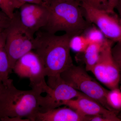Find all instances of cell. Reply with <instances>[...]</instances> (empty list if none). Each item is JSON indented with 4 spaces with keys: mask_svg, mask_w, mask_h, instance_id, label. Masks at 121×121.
<instances>
[{
    "mask_svg": "<svg viewBox=\"0 0 121 121\" xmlns=\"http://www.w3.org/2000/svg\"><path fill=\"white\" fill-rule=\"evenodd\" d=\"M33 51L41 60L46 76L60 75L73 65L70 43L72 36L57 35L41 29L35 33Z\"/></svg>",
    "mask_w": 121,
    "mask_h": 121,
    "instance_id": "1",
    "label": "cell"
},
{
    "mask_svg": "<svg viewBox=\"0 0 121 121\" xmlns=\"http://www.w3.org/2000/svg\"><path fill=\"white\" fill-rule=\"evenodd\" d=\"M49 11L47 23L42 29L52 34L64 31L73 37L82 35L91 26L83 13L80 3L68 1L46 0Z\"/></svg>",
    "mask_w": 121,
    "mask_h": 121,
    "instance_id": "2",
    "label": "cell"
},
{
    "mask_svg": "<svg viewBox=\"0 0 121 121\" xmlns=\"http://www.w3.org/2000/svg\"><path fill=\"white\" fill-rule=\"evenodd\" d=\"M41 87L29 90L17 89L13 82L5 85L0 95V121L8 118L18 117L32 121L40 108Z\"/></svg>",
    "mask_w": 121,
    "mask_h": 121,
    "instance_id": "3",
    "label": "cell"
},
{
    "mask_svg": "<svg viewBox=\"0 0 121 121\" xmlns=\"http://www.w3.org/2000/svg\"><path fill=\"white\" fill-rule=\"evenodd\" d=\"M6 32V51L9 67L12 71L17 60L33 50L35 37L22 24L18 11L14 13Z\"/></svg>",
    "mask_w": 121,
    "mask_h": 121,
    "instance_id": "4",
    "label": "cell"
},
{
    "mask_svg": "<svg viewBox=\"0 0 121 121\" xmlns=\"http://www.w3.org/2000/svg\"><path fill=\"white\" fill-rule=\"evenodd\" d=\"M87 72L81 66L73 65L62 72L60 76L65 82L76 90L111 110L106 99L109 91L100 85L89 75Z\"/></svg>",
    "mask_w": 121,
    "mask_h": 121,
    "instance_id": "5",
    "label": "cell"
},
{
    "mask_svg": "<svg viewBox=\"0 0 121 121\" xmlns=\"http://www.w3.org/2000/svg\"><path fill=\"white\" fill-rule=\"evenodd\" d=\"M80 5L87 22L96 25L107 39L114 43L121 42V25L117 15L96 8L83 1Z\"/></svg>",
    "mask_w": 121,
    "mask_h": 121,
    "instance_id": "6",
    "label": "cell"
},
{
    "mask_svg": "<svg viewBox=\"0 0 121 121\" xmlns=\"http://www.w3.org/2000/svg\"><path fill=\"white\" fill-rule=\"evenodd\" d=\"M114 43L106 39L102 45L98 60L91 71L110 90L119 88L120 83L119 70L112 54Z\"/></svg>",
    "mask_w": 121,
    "mask_h": 121,
    "instance_id": "7",
    "label": "cell"
},
{
    "mask_svg": "<svg viewBox=\"0 0 121 121\" xmlns=\"http://www.w3.org/2000/svg\"><path fill=\"white\" fill-rule=\"evenodd\" d=\"M48 78L47 83L48 88L45 92L46 96H41L39 112H45L63 106L65 101L85 95L65 82L60 75Z\"/></svg>",
    "mask_w": 121,
    "mask_h": 121,
    "instance_id": "8",
    "label": "cell"
},
{
    "mask_svg": "<svg viewBox=\"0 0 121 121\" xmlns=\"http://www.w3.org/2000/svg\"><path fill=\"white\" fill-rule=\"evenodd\" d=\"M13 71L21 78H28L32 88L41 87L43 90L48 86L45 82V68L41 60L33 51L24 55L17 60Z\"/></svg>",
    "mask_w": 121,
    "mask_h": 121,
    "instance_id": "9",
    "label": "cell"
},
{
    "mask_svg": "<svg viewBox=\"0 0 121 121\" xmlns=\"http://www.w3.org/2000/svg\"><path fill=\"white\" fill-rule=\"evenodd\" d=\"M19 9L21 23L33 36L47 23L49 11L44 2L43 4L25 3Z\"/></svg>",
    "mask_w": 121,
    "mask_h": 121,
    "instance_id": "10",
    "label": "cell"
},
{
    "mask_svg": "<svg viewBox=\"0 0 121 121\" xmlns=\"http://www.w3.org/2000/svg\"><path fill=\"white\" fill-rule=\"evenodd\" d=\"M62 105L67 106L84 116L117 115L116 112L106 109L85 95L65 101Z\"/></svg>",
    "mask_w": 121,
    "mask_h": 121,
    "instance_id": "11",
    "label": "cell"
},
{
    "mask_svg": "<svg viewBox=\"0 0 121 121\" xmlns=\"http://www.w3.org/2000/svg\"><path fill=\"white\" fill-rule=\"evenodd\" d=\"M44 112H38L32 121H87V116L80 114L67 106Z\"/></svg>",
    "mask_w": 121,
    "mask_h": 121,
    "instance_id": "12",
    "label": "cell"
},
{
    "mask_svg": "<svg viewBox=\"0 0 121 121\" xmlns=\"http://www.w3.org/2000/svg\"><path fill=\"white\" fill-rule=\"evenodd\" d=\"M7 30V29H6ZM6 30L0 33V78L4 85L13 82L9 78L11 72L6 49Z\"/></svg>",
    "mask_w": 121,
    "mask_h": 121,
    "instance_id": "13",
    "label": "cell"
},
{
    "mask_svg": "<svg viewBox=\"0 0 121 121\" xmlns=\"http://www.w3.org/2000/svg\"><path fill=\"white\" fill-rule=\"evenodd\" d=\"M104 42L102 43H90L82 53L83 54V61L86 65L85 69L87 71H91L97 62Z\"/></svg>",
    "mask_w": 121,
    "mask_h": 121,
    "instance_id": "14",
    "label": "cell"
},
{
    "mask_svg": "<svg viewBox=\"0 0 121 121\" xmlns=\"http://www.w3.org/2000/svg\"><path fill=\"white\" fill-rule=\"evenodd\" d=\"M106 99L111 110L117 113V111L121 110V91L119 88L110 90Z\"/></svg>",
    "mask_w": 121,
    "mask_h": 121,
    "instance_id": "15",
    "label": "cell"
},
{
    "mask_svg": "<svg viewBox=\"0 0 121 121\" xmlns=\"http://www.w3.org/2000/svg\"><path fill=\"white\" fill-rule=\"evenodd\" d=\"M24 4L20 0H0V9L12 19L14 16L15 9H19Z\"/></svg>",
    "mask_w": 121,
    "mask_h": 121,
    "instance_id": "16",
    "label": "cell"
},
{
    "mask_svg": "<svg viewBox=\"0 0 121 121\" xmlns=\"http://www.w3.org/2000/svg\"><path fill=\"white\" fill-rule=\"evenodd\" d=\"M90 43L82 35L72 37L70 43L71 49L78 53H82L86 49Z\"/></svg>",
    "mask_w": 121,
    "mask_h": 121,
    "instance_id": "17",
    "label": "cell"
},
{
    "mask_svg": "<svg viewBox=\"0 0 121 121\" xmlns=\"http://www.w3.org/2000/svg\"><path fill=\"white\" fill-rule=\"evenodd\" d=\"M82 35L89 40L90 43H102L106 39L98 28L90 26Z\"/></svg>",
    "mask_w": 121,
    "mask_h": 121,
    "instance_id": "18",
    "label": "cell"
},
{
    "mask_svg": "<svg viewBox=\"0 0 121 121\" xmlns=\"http://www.w3.org/2000/svg\"><path fill=\"white\" fill-rule=\"evenodd\" d=\"M112 54L116 63L120 75V83L121 84V42H118L112 48Z\"/></svg>",
    "mask_w": 121,
    "mask_h": 121,
    "instance_id": "19",
    "label": "cell"
},
{
    "mask_svg": "<svg viewBox=\"0 0 121 121\" xmlns=\"http://www.w3.org/2000/svg\"><path fill=\"white\" fill-rule=\"evenodd\" d=\"M117 115L87 116V121H121Z\"/></svg>",
    "mask_w": 121,
    "mask_h": 121,
    "instance_id": "20",
    "label": "cell"
},
{
    "mask_svg": "<svg viewBox=\"0 0 121 121\" xmlns=\"http://www.w3.org/2000/svg\"><path fill=\"white\" fill-rule=\"evenodd\" d=\"M82 1H84L91 6L99 9L107 11L108 9V0H82Z\"/></svg>",
    "mask_w": 121,
    "mask_h": 121,
    "instance_id": "21",
    "label": "cell"
},
{
    "mask_svg": "<svg viewBox=\"0 0 121 121\" xmlns=\"http://www.w3.org/2000/svg\"><path fill=\"white\" fill-rule=\"evenodd\" d=\"M11 20L12 19L3 12L0 11V33L8 28L11 23Z\"/></svg>",
    "mask_w": 121,
    "mask_h": 121,
    "instance_id": "22",
    "label": "cell"
},
{
    "mask_svg": "<svg viewBox=\"0 0 121 121\" xmlns=\"http://www.w3.org/2000/svg\"><path fill=\"white\" fill-rule=\"evenodd\" d=\"M108 6L107 12L111 14H115L114 9L116 8L119 0H108Z\"/></svg>",
    "mask_w": 121,
    "mask_h": 121,
    "instance_id": "23",
    "label": "cell"
},
{
    "mask_svg": "<svg viewBox=\"0 0 121 121\" xmlns=\"http://www.w3.org/2000/svg\"><path fill=\"white\" fill-rule=\"evenodd\" d=\"M24 4L26 3H34V4H43L45 0H20Z\"/></svg>",
    "mask_w": 121,
    "mask_h": 121,
    "instance_id": "24",
    "label": "cell"
},
{
    "mask_svg": "<svg viewBox=\"0 0 121 121\" xmlns=\"http://www.w3.org/2000/svg\"><path fill=\"white\" fill-rule=\"evenodd\" d=\"M116 8L117 9L119 15V20H120V23L121 25V3H118Z\"/></svg>",
    "mask_w": 121,
    "mask_h": 121,
    "instance_id": "25",
    "label": "cell"
},
{
    "mask_svg": "<svg viewBox=\"0 0 121 121\" xmlns=\"http://www.w3.org/2000/svg\"><path fill=\"white\" fill-rule=\"evenodd\" d=\"M4 84L2 82V80L0 78V95L1 94L2 90L4 89Z\"/></svg>",
    "mask_w": 121,
    "mask_h": 121,
    "instance_id": "26",
    "label": "cell"
},
{
    "mask_svg": "<svg viewBox=\"0 0 121 121\" xmlns=\"http://www.w3.org/2000/svg\"><path fill=\"white\" fill-rule=\"evenodd\" d=\"M56 0L68 1H75L80 3L82 0Z\"/></svg>",
    "mask_w": 121,
    "mask_h": 121,
    "instance_id": "27",
    "label": "cell"
},
{
    "mask_svg": "<svg viewBox=\"0 0 121 121\" xmlns=\"http://www.w3.org/2000/svg\"><path fill=\"white\" fill-rule=\"evenodd\" d=\"M118 117H119V118H120V119H121V114H120V115H119V116H118Z\"/></svg>",
    "mask_w": 121,
    "mask_h": 121,
    "instance_id": "28",
    "label": "cell"
},
{
    "mask_svg": "<svg viewBox=\"0 0 121 121\" xmlns=\"http://www.w3.org/2000/svg\"></svg>",
    "mask_w": 121,
    "mask_h": 121,
    "instance_id": "29",
    "label": "cell"
}]
</instances>
